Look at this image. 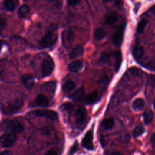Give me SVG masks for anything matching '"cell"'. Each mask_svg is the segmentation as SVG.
Returning a JSON list of instances; mask_svg holds the SVG:
<instances>
[{"mask_svg": "<svg viewBox=\"0 0 155 155\" xmlns=\"http://www.w3.org/2000/svg\"><path fill=\"white\" fill-rule=\"evenodd\" d=\"M55 26H50L39 42V45L42 48H46L53 46L57 41V34Z\"/></svg>", "mask_w": 155, "mask_h": 155, "instance_id": "cell-1", "label": "cell"}, {"mask_svg": "<svg viewBox=\"0 0 155 155\" xmlns=\"http://www.w3.org/2000/svg\"><path fill=\"white\" fill-rule=\"evenodd\" d=\"M0 130L7 133H19L23 131L24 126L17 120L7 119L1 123Z\"/></svg>", "mask_w": 155, "mask_h": 155, "instance_id": "cell-2", "label": "cell"}, {"mask_svg": "<svg viewBox=\"0 0 155 155\" xmlns=\"http://www.w3.org/2000/svg\"><path fill=\"white\" fill-rule=\"evenodd\" d=\"M16 139V134L12 133H5L0 137V145L4 148L10 147L15 143Z\"/></svg>", "mask_w": 155, "mask_h": 155, "instance_id": "cell-3", "label": "cell"}, {"mask_svg": "<svg viewBox=\"0 0 155 155\" xmlns=\"http://www.w3.org/2000/svg\"><path fill=\"white\" fill-rule=\"evenodd\" d=\"M32 114L39 116L43 117L46 119L51 120H56L58 118V113L53 110H36L33 111Z\"/></svg>", "mask_w": 155, "mask_h": 155, "instance_id": "cell-4", "label": "cell"}, {"mask_svg": "<svg viewBox=\"0 0 155 155\" xmlns=\"http://www.w3.org/2000/svg\"><path fill=\"white\" fill-rule=\"evenodd\" d=\"M54 62L51 58L48 57L47 59H45L42 62L41 65L43 76L45 77L50 75L54 69Z\"/></svg>", "mask_w": 155, "mask_h": 155, "instance_id": "cell-5", "label": "cell"}, {"mask_svg": "<svg viewBox=\"0 0 155 155\" xmlns=\"http://www.w3.org/2000/svg\"><path fill=\"white\" fill-rule=\"evenodd\" d=\"M87 110L83 106L79 107L75 113V120L78 125H82L87 120Z\"/></svg>", "mask_w": 155, "mask_h": 155, "instance_id": "cell-6", "label": "cell"}, {"mask_svg": "<svg viewBox=\"0 0 155 155\" xmlns=\"http://www.w3.org/2000/svg\"><path fill=\"white\" fill-rule=\"evenodd\" d=\"M125 28V24L120 25L113 34L112 36V42L114 45L117 46H119L121 45L123 41V37H124L123 36H124Z\"/></svg>", "mask_w": 155, "mask_h": 155, "instance_id": "cell-7", "label": "cell"}, {"mask_svg": "<svg viewBox=\"0 0 155 155\" xmlns=\"http://www.w3.org/2000/svg\"><path fill=\"white\" fill-rule=\"evenodd\" d=\"M74 38V33L72 30L68 29L64 30L62 33V42L65 47H69L73 42Z\"/></svg>", "mask_w": 155, "mask_h": 155, "instance_id": "cell-8", "label": "cell"}, {"mask_svg": "<svg viewBox=\"0 0 155 155\" xmlns=\"http://www.w3.org/2000/svg\"><path fill=\"white\" fill-rule=\"evenodd\" d=\"M23 105V101L18 99L15 100L12 104L9 105L4 110V113L7 114H12L17 113L22 107Z\"/></svg>", "mask_w": 155, "mask_h": 155, "instance_id": "cell-9", "label": "cell"}, {"mask_svg": "<svg viewBox=\"0 0 155 155\" xmlns=\"http://www.w3.org/2000/svg\"><path fill=\"white\" fill-rule=\"evenodd\" d=\"M93 134L92 130H88L85 136L84 137L82 142V144L83 147L86 148L88 150H93L94 148L93 143Z\"/></svg>", "mask_w": 155, "mask_h": 155, "instance_id": "cell-10", "label": "cell"}, {"mask_svg": "<svg viewBox=\"0 0 155 155\" xmlns=\"http://www.w3.org/2000/svg\"><path fill=\"white\" fill-rule=\"evenodd\" d=\"M49 103L48 99L43 94H39L35 98L33 102L32 105L34 107H44L48 105Z\"/></svg>", "mask_w": 155, "mask_h": 155, "instance_id": "cell-11", "label": "cell"}, {"mask_svg": "<svg viewBox=\"0 0 155 155\" xmlns=\"http://www.w3.org/2000/svg\"><path fill=\"white\" fill-rule=\"evenodd\" d=\"M21 79L26 88L31 89L34 86L35 79L31 75L28 74H24L22 76Z\"/></svg>", "mask_w": 155, "mask_h": 155, "instance_id": "cell-12", "label": "cell"}, {"mask_svg": "<svg viewBox=\"0 0 155 155\" xmlns=\"http://www.w3.org/2000/svg\"><path fill=\"white\" fill-rule=\"evenodd\" d=\"M84 64L81 61H76L70 63L68 65V70L71 72L76 73L79 71L83 68Z\"/></svg>", "mask_w": 155, "mask_h": 155, "instance_id": "cell-13", "label": "cell"}, {"mask_svg": "<svg viewBox=\"0 0 155 155\" xmlns=\"http://www.w3.org/2000/svg\"><path fill=\"white\" fill-rule=\"evenodd\" d=\"M98 100V93L93 91L86 96H84L82 101L87 104H91L96 102Z\"/></svg>", "mask_w": 155, "mask_h": 155, "instance_id": "cell-14", "label": "cell"}, {"mask_svg": "<svg viewBox=\"0 0 155 155\" xmlns=\"http://www.w3.org/2000/svg\"><path fill=\"white\" fill-rule=\"evenodd\" d=\"M84 53V49L81 45H78L75 47L70 53V58L71 59H75L82 56Z\"/></svg>", "mask_w": 155, "mask_h": 155, "instance_id": "cell-15", "label": "cell"}, {"mask_svg": "<svg viewBox=\"0 0 155 155\" xmlns=\"http://www.w3.org/2000/svg\"><path fill=\"white\" fill-rule=\"evenodd\" d=\"M84 88L81 87L72 93L70 96V97L75 101H82L84 97Z\"/></svg>", "mask_w": 155, "mask_h": 155, "instance_id": "cell-16", "label": "cell"}, {"mask_svg": "<svg viewBox=\"0 0 155 155\" xmlns=\"http://www.w3.org/2000/svg\"><path fill=\"white\" fill-rule=\"evenodd\" d=\"M114 68L116 71H118L119 70L121 63H122V53L119 50H117L114 53Z\"/></svg>", "mask_w": 155, "mask_h": 155, "instance_id": "cell-17", "label": "cell"}, {"mask_svg": "<svg viewBox=\"0 0 155 155\" xmlns=\"http://www.w3.org/2000/svg\"><path fill=\"white\" fill-rule=\"evenodd\" d=\"M145 103L143 99L141 98L136 99L134 101L132 104V108L134 111H140L145 107Z\"/></svg>", "mask_w": 155, "mask_h": 155, "instance_id": "cell-18", "label": "cell"}, {"mask_svg": "<svg viewBox=\"0 0 155 155\" xmlns=\"http://www.w3.org/2000/svg\"><path fill=\"white\" fill-rule=\"evenodd\" d=\"M107 36L106 30L102 27L97 28L94 33V37L97 41H101L104 39Z\"/></svg>", "mask_w": 155, "mask_h": 155, "instance_id": "cell-19", "label": "cell"}, {"mask_svg": "<svg viewBox=\"0 0 155 155\" xmlns=\"http://www.w3.org/2000/svg\"><path fill=\"white\" fill-rule=\"evenodd\" d=\"M117 19H118L117 15L114 12H111L110 14L107 15L105 19V21L107 24L109 25H112L116 23Z\"/></svg>", "mask_w": 155, "mask_h": 155, "instance_id": "cell-20", "label": "cell"}, {"mask_svg": "<svg viewBox=\"0 0 155 155\" xmlns=\"http://www.w3.org/2000/svg\"><path fill=\"white\" fill-rule=\"evenodd\" d=\"M143 121L147 125L151 124L153 120V114L151 110H147L143 113Z\"/></svg>", "mask_w": 155, "mask_h": 155, "instance_id": "cell-21", "label": "cell"}, {"mask_svg": "<svg viewBox=\"0 0 155 155\" xmlns=\"http://www.w3.org/2000/svg\"><path fill=\"white\" fill-rule=\"evenodd\" d=\"M30 8L27 5H22L18 10V15L20 18H25L29 13Z\"/></svg>", "mask_w": 155, "mask_h": 155, "instance_id": "cell-22", "label": "cell"}, {"mask_svg": "<svg viewBox=\"0 0 155 155\" xmlns=\"http://www.w3.org/2000/svg\"><path fill=\"white\" fill-rule=\"evenodd\" d=\"M74 82L71 80L66 81L62 85V90L64 92H69L74 88Z\"/></svg>", "mask_w": 155, "mask_h": 155, "instance_id": "cell-23", "label": "cell"}, {"mask_svg": "<svg viewBox=\"0 0 155 155\" xmlns=\"http://www.w3.org/2000/svg\"><path fill=\"white\" fill-rule=\"evenodd\" d=\"M114 125V121L113 119L108 118L103 120L102 122V126L106 130H110L111 129Z\"/></svg>", "mask_w": 155, "mask_h": 155, "instance_id": "cell-24", "label": "cell"}, {"mask_svg": "<svg viewBox=\"0 0 155 155\" xmlns=\"http://www.w3.org/2000/svg\"><path fill=\"white\" fill-rule=\"evenodd\" d=\"M143 54V50L141 47H134L133 49V55L134 58L140 59Z\"/></svg>", "mask_w": 155, "mask_h": 155, "instance_id": "cell-25", "label": "cell"}, {"mask_svg": "<svg viewBox=\"0 0 155 155\" xmlns=\"http://www.w3.org/2000/svg\"><path fill=\"white\" fill-rule=\"evenodd\" d=\"M111 56V53L108 51H104L100 56V61L104 63L107 62Z\"/></svg>", "mask_w": 155, "mask_h": 155, "instance_id": "cell-26", "label": "cell"}, {"mask_svg": "<svg viewBox=\"0 0 155 155\" xmlns=\"http://www.w3.org/2000/svg\"><path fill=\"white\" fill-rule=\"evenodd\" d=\"M147 21L145 19H142V20H140L139 22V24H137V31L139 33H142L143 32L145 27L147 25Z\"/></svg>", "mask_w": 155, "mask_h": 155, "instance_id": "cell-27", "label": "cell"}, {"mask_svg": "<svg viewBox=\"0 0 155 155\" xmlns=\"http://www.w3.org/2000/svg\"><path fill=\"white\" fill-rule=\"evenodd\" d=\"M129 73L133 76L140 78L142 75V71L140 69L136 67H131L129 70Z\"/></svg>", "mask_w": 155, "mask_h": 155, "instance_id": "cell-28", "label": "cell"}, {"mask_svg": "<svg viewBox=\"0 0 155 155\" xmlns=\"http://www.w3.org/2000/svg\"><path fill=\"white\" fill-rule=\"evenodd\" d=\"M144 132H145L144 127L142 125H137L133 130V134L134 136L137 137V136H139L140 135H141L142 134H143Z\"/></svg>", "mask_w": 155, "mask_h": 155, "instance_id": "cell-29", "label": "cell"}, {"mask_svg": "<svg viewBox=\"0 0 155 155\" xmlns=\"http://www.w3.org/2000/svg\"><path fill=\"white\" fill-rule=\"evenodd\" d=\"M73 105L70 102H66L63 104H62L60 107V110H61L63 111H67V112H70L73 108Z\"/></svg>", "mask_w": 155, "mask_h": 155, "instance_id": "cell-30", "label": "cell"}, {"mask_svg": "<svg viewBox=\"0 0 155 155\" xmlns=\"http://www.w3.org/2000/svg\"><path fill=\"white\" fill-rule=\"evenodd\" d=\"M5 8L8 11H13L15 8V5L12 0H5L4 2Z\"/></svg>", "mask_w": 155, "mask_h": 155, "instance_id": "cell-31", "label": "cell"}, {"mask_svg": "<svg viewBox=\"0 0 155 155\" xmlns=\"http://www.w3.org/2000/svg\"><path fill=\"white\" fill-rule=\"evenodd\" d=\"M78 147H79L78 142V141H76L74 143V144L71 146V147L70 148L69 152L68 153V155H73V154H74L78 150Z\"/></svg>", "mask_w": 155, "mask_h": 155, "instance_id": "cell-32", "label": "cell"}, {"mask_svg": "<svg viewBox=\"0 0 155 155\" xmlns=\"http://www.w3.org/2000/svg\"><path fill=\"white\" fill-rule=\"evenodd\" d=\"M7 24V21L5 18L0 16V32L2 30H4Z\"/></svg>", "mask_w": 155, "mask_h": 155, "instance_id": "cell-33", "label": "cell"}, {"mask_svg": "<svg viewBox=\"0 0 155 155\" xmlns=\"http://www.w3.org/2000/svg\"><path fill=\"white\" fill-rule=\"evenodd\" d=\"M81 0H67L68 5L69 6H74L79 4Z\"/></svg>", "mask_w": 155, "mask_h": 155, "instance_id": "cell-34", "label": "cell"}, {"mask_svg": "<svg viewBox=\"0 0 155 155\" xmlns=\"http://www.w3.org/2000/svg\"><path fill=\"white\" fill-rule=\"evenodd\" d=\"M50 2H53L54 3L56 4V6L59 8H60L61 7V4H62V0H48Z\"/></svg>", "mask_w": 155, "mask_h": 155, "instance_id": "cell-35", "label": "cell"}, {"mask_svg": "<svg viewBox=\"0 0 155 155\" xmlns=\"http://www.w3.org/2000/svg\"><path fill=\"white\" fill-rule=\"evenodd\" d=\"M114 2V4L115 5L119 8L121 7L122 5V0H113Z\"/></svg>", "mask_w": 155, "mask_h": 155, "instance_id": "cell-36", "label": "cell"}, {"mask_svg": "<svg viewBox=\"0 0 155 155\" xmlns=\"http://www.w3.org/2000/svg\"><path fill=\"white\" fill-rule=\"evenodd\" d=\"M45 155H58V153L54 150H50L46 153Z\"/></svg>", "mask_w": 155, "mask_h": 155, "instance_id": "cell-37", "label": "cell"}, {"mask_svg": "<svg viewBox=\"0 0 155 155\" xmlns=\"http://www.w3.org/2000/svg\"><path fill=\"white\" fill-rule=\"evenodd\" d=\"M150 140H151V144L153 145H155V133L152 134V136L151 137V139H150Z\"/></svg>", "mask_w": 155, "mask_h": 155, "instance_id": "cell-38", "label": "cell"}, {"mask_svg": "<svg viewBox=\"0 0 155 155\" xmlns=\"http://www.w3.org/2000/svg\"><path fill=\"white\" fill-rule=\"evenodd\" d=\"M0 155H11V153L9 151L5 150L0 153Z\"/></svg>", "mask_w": 155, "mask_h": 155, "instance_id": "cell-39", "label": "cell"}, {"mask_svg": "<svg viewBox=\"0 0 155 155\" xmlns=\"http://www.w3.org/2000/svg\"><path fill=\"white\" fill-rule=\"evenodd\" d=\"M150 79L152 83L155 84V75H150Z\"/></svg>", "mask_w": 155, "mask_h": 155, "instance_id": "cell-40", "label": "cell"}, {"mask_svg": "<svg viewBox=\"0 0 155 155\" xmlns=\"http://www.w3.org/2000/svg\"><path fill=\"white\" fill-rule=\"evenodd\" d=\"M150 12H151V13H152L155 16V5L151 7V8H150Z\"/></svg>", "mask_w": 155, "mask_h": 155, "instance_id": "cell-41", "label": "cell"}, {"mask_svg": "<svg viewBox=\"0 0 155 155\" xmlns=\"http://www.w3.org/2000/svg\"><path fill=\"white\" fill-rule=\"evenodd\" d=\"M111 155H123V154L119 151H115V152L113 153Z\"/></svg>", "mask_w": 155, "mask_h": 155, "instance_id": "cell-42", "label": "cell"}, {"mask_svg": "<svg viewBox=\"0 0 155 155\" xmlns=\"http://www.w3.org/2000/svg\"><path fill=\"white\" fill-rule=\"evenodd\" d=\"M5 44L4 41H2V40H0V51L1 50V48H2V46Z\"/></svg>", "mask_w": 155, "mask_h": 155, "instance_id": "cell-43", "label": "cell"}, {"mask_svg": "<svg viewBox=\"0 0 155 155\" xmlns=\"http://www.w3.org/2000/svg\"><path fill=\"white\" fill-rule=\"evenodd\" d=\"M104 2H110V1H113V0H102Z\"/></svg>", "mask_w": 155, "mask_h": 155, "instance_id": "cell-44", "label": "cell"}, {"mask_svg": "<svg viewBox=\"0 0 155 155\" xmlns=\"http://www.w3.org/2000/svg\"><path fill=\"white\" fill-rule=\"evenodd\" d=\"M153 107H154V109L155 110V100H154V101L153 102Z\"/></svg>", "mask_w": 155, "mask_h": 155, "instance_id": "cell-45", "label": "cell"}]
</instances>
